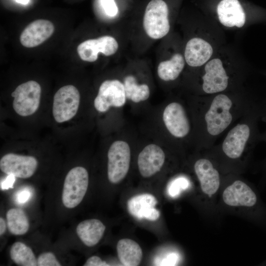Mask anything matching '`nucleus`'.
<instances>
[{
	"mask_svg": "<svg viewBox=\"0 0 266 266\" xmlns=\"http://www.w3.org/2000/svg\"><path fill=\"white\" fill-rule=\"evenodd\" d=\"M15 177L13 174L8 175L3 180L0 182L1 190H8L9 188H13Z\"/></svg>",
	"mask_w": 266,
	"mask_h": 266,
	"instance_id": "2f4dec72",
	"label": "nucleus"
},
{
	"mask_svg": "<svg viewBox=\"0 0 266 266\" xmlns=\"http://www.w3.org/2000/svg\"><path fill=\"white\" fill-rule=\"evenodd\" d=\"M85 266H108V264L103 261L100 257L93 256L90 257L84 264Z\"/></svg>",
	"mask_w": 266,
	"mask_h": 266,
	"instance_id": "7c9ffc66",
	"label": "nucleus"
},
{
	"mask_svg": "<svg viewBox=\"0 0 266 266\" xmlns=\"http://www.w3.org/2000/svg\"><path fill=\"white\" fill-rule=\"evenodd\" d=\"M89 175L86 169L76 166L70 169L66 174L62 193V201L67 208H73L82 200L87 192Z\"/></svg>",
	"mask_w": 266,
	"mask_h": 266,
	"instance_id": "423d86ee",
	"label": "nucleus"
},
{
	"mask_svg": "<svg viewBox=\"0 0 266 266\" xmlns=\"http://www.w3.org/2000/svg\"><path fill=\"white\" fill-rule=\"evenodd\" d=\"M54 32L53 23L47 20L38 19L31 23L20 35V40L27 48L36 47L48 39Z\"/></svg>",
	"mask_w": 266,
	"mask_h": 266,
	"instance_id": "a211bd4d",
	"label": "nucleus"
},
{
	"mask_svg": "<svg viewBox=\"0 0 266 266\" xmlns=\"http://www.w3.org/2000/svg\"><path fill=\"white\" fill-rule=\"evenodd\" d=\"M127 99L137 103L147 100L150 96V89L146 84H138L132 75L126 76L123 81Z\"/></svg>",
	"mask_w": 266,
	"mask_h": 266,
	"instance_id": "5701e85b",
	"label": "nucleus"
},
{
	"mask_svg": "<svg viewBox=\"0 0 266 266\" xmlns=\"http://www.w3.org/2000/svg\"><path fill=\"white\" fill-rule=\"evenodd\" d=\"M16 2L23 4H27L30 0H15Z\"/></svg>",
	"mask_w": 266,
	"mask_h": 266,
	"instance_id": "f704fd0d",
	"label": "nucleus"
},
{
	"mask_svg": "<svg viewBox=\"0 0 266 266\" xmlns=\"http://www.w3.org/2000/svg\"><path fill=\"white\" fill-rule=\"evenodd\" d=\"M157 200L150 194H142L129 199L127 208L130 214L138 219L145 218L149 221H156L160 216V211L155 208Z\"/></svg>",
	"mask_w": 266,
	"mask_h": 266,
	"instance_id": "6ab92c4d",
	"label": "nucleus"
},
{
	"mask_svg": "<svg viewBox=\"0 0 266 266\" xmlns=\"http://www.w3.org/2000/svg\"><path fill=\"white\" fill-rule=\"evenodd\" d=\"M118 43L111 36L104 35L95 39H90L81 43L77 51L83 61L94 62L98 59L99 53L109 56L114 54L118 49Z\"/></svg>",
	"mask_w": 266,
	"mask_h": 266,
	"instance_id": "dca6fc26",
	"label": "nucleus"
},
{
	"mask_svg": "<svg viewBox=\"0 0 266 266\" xmlns=\"http://www.w3.org/2000/svg\"><path fill=\"white\" fill-rule=\"evenodd\" d=\"M186 64L183 55L174 53L168 60L160 63L157 68L158 75L163 81H174L183 71Z\"/></svg>",
	"mask_w": 266,
	"mask_h": 266,
	"instance_id": "4be33fe9",
	"label": "nucleus"
},
{
	"mask_svg": "<svg viewBox=\"0 0 266 266\" xmlns=\"http://www.w3.org/2000/svg\"><path fill=\"white\" fill-rule=\"evenodd\" d=\"M200 6L228 29H241L249 23L266 21V9L245 0H201Z\"/></svg>",
	"mask_w": 266,
	"mask_h": 266,
	"instance_id": "20e7f679",
	"label": "nucleus"
},
{
	"mask_svg": "<svg viewBox=\"0 0 266 266\" xmlns=\"http://www.w3.org/2000/svg\"><path fill=\"white\" fill-rule=\"evenodd\" d=\"M165 154L158 145L150 144L140 152L137 159L138 170L145 178L150 177L159 172L165 161Z\"/></svg>",
	"mask_w": 266,
	"mask_h": 266,
	"instance_id": "f3484780",
	"label": "nucleus"
},
{
	"mask_svg": "<svg viewBox=\"0 0 266 266\" xmlns=\"http://www.w3.org/2000/svg\"><path fill=\"white\" fill-rule=\"evenodd\" d=\"M6 222L10 233L16 235L25 234L30 224L25 212L20 208H11L6 213Z\"/></svg>",
	"mask_w": 266,
	"mask_h": 266,
	"instance_id": "b1692460",
	"label": "nucleus"
},
{
	"mask_svg": "<svg viewBox=\"0 0 266 266\" xmlns=\"http://www.w3.org/2000/svg\"><path fill=\"white\" fill-rule=\"evenodd\" d=\"M215 55L212 43L204 36L193 37L185 45L184 57L191 67L200 68Z\"/></svg>",
	"mask_w": 266,
	"mask_h": 266,
	"instance_id": "4468645a",
	"label": "nucleus"
},
{
	"mask_svg": "<svg viewBox=\"0 0 266 266\" xmlns=\"http://www.w3.org/2000/svg\"><path fill=\"white\" fill-rule=\"evenodd\" d=\"M242 87L198 96L193 104V134L199 150L211 147L240 118L262 103Z\"/></svg>",
	"mask_w": 266,
	"mask_h": 266,
	"instance_id": "f257e3e1",
	"label": "nucleus"
},
{
	"mask_svg": "<svg viewBox=\"0 0 266 266\" xmlns=\"http://www.w3.org/2000/svg\"><path fill=\"white\" fill-rule=\"evenodd\" d=\"M41 92L40 85L33 80L19 85L11 94L14 111L21 116L34 113L39 106Z\"/></svg>",
	"mask_w": 266,
	"mask_h": 266,
	"instance_id": "9d476101",
	"label": "nucleus"
},
{
	"mask_svg": "<svg viewBox=\"0 0 266 266\" xmlns=\"http://www.w3.org/2000/svg\"><path fill=\"white\" fill-rule=\"evenodd\" d=\"M163 120L168 132L176 139H184L193 133V125L184 106L179 101H172L166 106Z\"/></svg>",
	"mask_w": 266,
	"mask_h": 266,
	"instance_id": "0eeeda50",
	"label": "nucleus"
},
{
	"mask_svg": "<svg viewBox=\"0 0 266 266\" xmlns=\"http://www.w3.org/2000/svg\"><path fill=\"white\" fill-rule=\"evenodd\" d=\"M222 199L226 204L233 207L254 208L260 205L255 191L246 183L239 179L226 188Z\"/></svg>",
	"mask_w": 266,
	"mask_h": 266,
	"instance_id": "ddd939ff",
	"label": "nucleus"
},
{
	"mask_svg": "<svg viewBox=\"0 0 266 266\" xmlns=\"http://www.w3.org/2000/svg\"><path fill=\"white\" fill-rule=\"evenodd\" d=\"M169 7L164 0H151L144 13L143 25L146 34L158 39L165 36L170 30Z\"/></svg>",
	"mask_w": 266,
	"mask_h": 266,
	"instance_id": "39448f33",
	"label": "nucleus"
},
{
	"mask_svg": "<svg viewBox=\"0 0 266 266\" xmlns=\"http://www.w3.org/2000/svg\"><path fill=\"white\" fill-rule=\"evenodd\" d=\"M264 114L263 101L232 126L219 143L203 151L221 167L232 170L241 167L261 141L258 123Z\"/></svg>",
	"mask_w": 266,
	"mask_h": 266,
	"instance_id": "f03ea898",
	"label": "nucleus"
},
{
	"mask_svg": "<svg viewBox=\"0 0 266 266\" xmlns=\"http://www.w3.org/2000/svg\"><path fill=\"white\" fill-rule=\"evenodd\" d=\"M100 3L107 16L114 17L117 15L118 8L114 0H100Z\"/></svg>",
	"mask_w": 266,
	"mask_h": 266,
	"instance_id": "cd10ccee",
	"label": "nucleus"
},
{
	"mask_svg": "<svg viewBox=\"0 0 266 266\" xmlns=\"http://www.w3.org/2000/svg\"><path fill=\"white\" fill-rule=\"evenodd\" d=\"M32 193L28 188L20 190L15 195V200L18 203L23 204L27 202L31 197Z\"/></svg>",
	"mask_w": 266,
	"mask_h": 266,
	"instance_id": "c85d7f7f",
	"label": "nucleus"
},
{
	"mask_svg": "<svg viewBox=\"0 0 266 266\" xmlns=\"http://www.w3.org/2000/svg\"><path fill=\"white\" fill-rule=\"evenodd\" d=\"M189 184V180L185 177L180 176L175 178L168 185V195L172 197L178 196L181 191L188 188Z\"/></svg>",
	"mask_w": 266,
	"mask_h": 266,
	"instance_id": "a878e982",
	"label": "nucleus"
},
{
	"mask_svg": "<svg viewBox=\"0 0 266 266\" xmlns=\"http://www.w3.org/2000/svg\"><path fill=\"white\" fill-rule=\"evenodd\" d=\"M193 168L203 193L209 197L215 194L220 186L221 174L213 160L203 151V156L195 160Z\"/></svg>",
	"mask_w": 266,
	"mask_h": 266,
	"instance_id": "9b49d317",
	"label": "nucleus"
},
{
	"mask_svg": "<svg viewBox=\"0 0 266 266\" xmlns=\"http://www.w3.org/2000/svg\"><path fill=\"white\" fill-rule=\"evenodd\" d=\"M105 230V226L101 221L92 219L80 222L76 227V233L85 245L92 247L101 239Z\"/></svg>",
	"mask_w": 266,
	"mask_h": 266,
	"instance_id": "aec40b11",
	"label": "nucleus"
},
{
	"mask_svg": "<svg viewBox=\"0 0 266 266\" xmlns=\"http://www.w3.org/2000/svg\"><path fill=\"white\" fill-rule=\"evenodd\" d=\"M37 166V160L31 156L8 153L4 155L0 160V168L3 172L7 175L13 174L20 178L31 177Z\"/></svg>",
	"mask_w": 266,
	"mask_h": 266,
	"instance_id": "2eb2a0df",
	"label": "nucleus"
},
{
	"mask_svg": "<svg viewBox=\"0 0 266 266\" xmlns=\"http://www.w3.org/2000/svg\"><path fill=\"white\" fill-rule=\"evenodd\" d=\"M38 266H61L54 254L51 252L41 253L37 258Z\"/></svg>",
	"mask_w": 266,
	"mask_h": 266,
	"instance_id": "bb28decb",
	"label": "nucleus"
},
{
	"mask_svg": "<svg viewBox=\"0 0 266 266\" xmlns=\"http://www.w3.org/2000/svg\"><path fill=\"white\" fill-rule=\"evenodd\" d=\"M126 99L123 83L117 79L106 80L100 86L94 104L97 111L105 112L111 107H122Z\"/></svg>",
	"mask_w": 266,
	"mask_h": 266,
	"instance_id": "f8f14e48",
	"label": "nucleus"
},
{
	"mask_svg": "<svg viewBox=\"0 0 266 266\" xmlns=\"http://www.w3.org/2000/svg\"><path fill=\"white\" fill-rule=\"evenodd\" d=\"M262 121L266 123V112L265 113V115ZM261 141H264L266 143V130L264 133H261ZM263 168L266 178V159L263 164Z\"/></svg>",
	"mask_w": 266,
	"mask_h": 266,
	"instance_id": "473e14b6",
	"label": "nucleus"
},
{
	"mask_svg": "<svg viewBox=\"0 0 266 266\" xmlns=\"http://www.w3.org/2000/svg\"><path fill=\"white\" fill-rule=\"evenodd\" d=\"M6 223L4 220L0 217V234L2 235L6 231Z\"/></svg>",
	"mask_w": 266,
	"mask_h": 266,
	"instance_id": "72a5a7b5",
	"label": "nucleus"
},
{
	"mask_svg": "<svg viewBox=\"0 0 266 266\" xmlns=\"http://www.w3.org/2000/svg\"><path fill=\"white\" fill-rule=\"evenodd\" d=\"M199 69L196 91L199 96L213 95L242 88L246 72L222 55L215 54Z\"/></svg>",
	"mask_w": 266,
	"mask_h": 266,
	"instance_id": "7ed1b4c3",
	"label": "nucleus"
},
{
	"mask_svg": "<svg viewBox=\"0 0 266 266\" xmlns=\"http://www.w3.org/2000/svg\"><path fill=\"white\" fill-rule=\"evenodd\" d=\"M265 113L266 112V99L264 100Z\"/></svg>",
	"mask_w": 266,
	"mask_h": 266,
	"instance_id": "c9c22d12",
	"label": "nucleus"
},
{
	"mask_svg": "<svg viewBox=\"0 0 266 266\" xmlns=\"http://www.w3.org/2000/svg\"><path fill=\"white\" fill-rule=\"evenodd\" d=\"M80 100L79 92L75 86L67 85L60 88L53 99L52 112L55 121L61 123L72 119L78 111Z\"/></svg>",
	"mask_w": 266,
	"mask_h": 266,
	"instance_id": "1a4fd4ad",
	"label": "nucleus"
},
{
	"mask_svg": "<svg viewBox=\"0 0 266 266\" xmlns=\"http://www.w3.org/2000/svg\"><path fill=\"white\" fill-rule=\"evenodd\" d=\"M107 176L113 184L121 182L127 174L131 161V149L128 143L123 140L114 141L107 153Z\"/></svg>",
	"mask_w": 266,
	"mask_h": 266,
	"instance_id": "6e6552de",
	"label": "nucleus"
},
{
	"mask_svg": "<svg viewBox=\"0 0 266 266\" xmlns=\"http://www.w3.org/2000/svg\"><path fill=\"white\" fill-rule=\"evenodd\" d=\"M116 248L119 259L123 266H137L140 263L142 249L134 240L129 238L120 239Z\"/></svg>",
	"mask_w": 266,
	"mask_h": 266,
	"instance_id": "412c9836",
	"label": "nucleus"
},
{
	"mask_svg": "<svg viewBox=\"0 0 266 266\" xmlns=\"http://www.w3.org/2000/svg\"><path fill=\"white\" fill-rule=\"evenodd\" d=\"M179 255L175 253H171L163 258L161 262L158 265L161 266H175L179 261Z\"/></svg>",
	"mask_w": 266,
	"mask_h": 266,
	"instance_id": "c756f323",
	"label": "nucleus"
},
{
	"mask_svg": "<svg viewBox=\"0 0 266 266\" xmlns=\"http://www.w3.org/2000/svg\"><path fill=\"white\" fill-rule=\"evenodd\" d=\"M12 260L18 266H36L37 261L31 248L21 242H16L10 250Z\"/></svg>",
	"mask_w": 266,
	"mask_h": 266,
	"instance_id": "393cba45",
	"label": "nucleus"
}]
</instances>
